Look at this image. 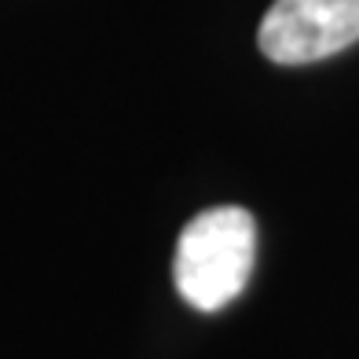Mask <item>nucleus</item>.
Here are the masks:
<instances>
[{
    "mask_svg": "<svg viewBox=\"0 0 359 359\" xmlns=\"http://www.w3.org/2000/svg\"><path fill=\"white\" fill-rule=\"evenodd\" d=\"M257 257V220L242 205H217L198 213L176 242L172 279L198 312H220L250 283Z\"/></svg>",
    "mask_w": 359,
    "mask_h": 359,
    "instance_id": "nucleus-1",
    "label": "nucleus"
},
{
    "mask_svg": "<svg viewBox=\"0 0 359 359\" xmlns=\"http://www.w3.org/2000/svg\"><path fill=\"white\" fill-rule=\"evenodd\" d=\"M359 41V0H275L257 44L279 67H304Z\"/></svg>",
    "mask_w": 359,
    "mask_h": 359,
    "instance_id": "nucleus-2",
    "label": "nucleus"
}]
</instances>
